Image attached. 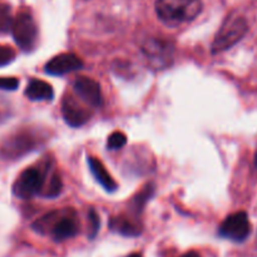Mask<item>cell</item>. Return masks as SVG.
Here are the masks:
<instances>
[{"instance_id":"cell-3","label":"cell","mask_w":257,"mask_h":257,"mask_svg":"<svg viewBox=\"0 0 257 257\" xmlns=\"http://www.w3.org/2000/svg\"><path fill=\"white\" fill-rule=\"evenodd\" d=\"M248 32V24L241 15H231L223 22L212 42L213 54L222 53L237 44Z\"/></svg>"},{"instance_id":"cell-17","label":"cell","mask_w":257,"mask_h":257,"mask_svg":"<svg viewBox=\"0 0 257 257\" xmlns=\"http://www.w3.org/2000/svg\"><path fill=\"white\" fill-rule=\"evenodd\" d=\"M13 19L10 15V8L4 3H0V34L12 29Z\"/></svg>"},{"instance_id":"cell-23","label":"cell","mask_w":257,"mask_h":257,"mask_svg":"<svg viewBox=\"0 0 257 257\" xmlns=\"http://www.w3.org/2000/svg\"><path fill=\"white\" fill-rule=\"evenodd\" d=\"M128 257H142V255H141V253H132V255H130Z\"/></svg>"},{"instance_id":"cell-7","label":"cell","mask_w":257,"mask_h":257,"mask_svg":"<svg viewBox=\"0 0 257 257\" xmlns=\"http://www.w3.org/2000/svg\"><path fill=\"white\" fill-rule=\"evenodd\" d=\"M218 232L222 237L235 241V242L245 241L251 232V223L247 213L240 211V212L227 216L225 221L221 223Z\"/></svg>"},{"instance_id":"cell-9","label":"cell","mask_w":257,"mask_h":257,"mask_svg":"<svg viewBox=\"0 0 257 257\" xmlns=\"http://www.w3.org/2000/svg\"><path fill=\"white\" fill-rule=\"evenodd\" d=\"M73 92L88 107L98 108L102 105L103 98L100 85L92 78L84 75L75 78L73 83Z\"/></svg>"},{"instance_id":"cell-20","label":"cell","mask_w":257,"mask_h":257,"mask_svg":"<svg viewBox=\"0 0 257 257\" xmlns=\"http://www.w3.org/2000/svg\"><path fill=\"white\" fill-rule=\"evenodd\" d=\"M88 218H89V236L93 238L95 237V235L98 233V230H99V216L92 208V210H89V213H88Z\"/></svg>"},{"instance_id":"cell-14","label":"cell","mask_w":257,"mask_h":257,"mask_svg":"<svg viewBox=\"0 0 257 257\" xmlns=\"http://www.w3.org/2000/svg\"><path fill=\"white\" fill-rule=\"evenodd\" d=\"M110 228L123 236H138L142 232V226L127 216H118L110 220Z\"/></svg>"},{"instance_id":"cell-15","label":"cell","mask_w":257,"mask_h":257,"mask_svg":"<svg viewBox=\"0 0 257 257\" xmlns=\"http://www.w3.org/2000/svg\"><path fill=\"white\" fill-rule=\"evenodd\" d=\"M153 192H155V185H153V183H148V185H146L145 187L142 188V191L133 198L132 206L133 211H135L136 213H140L141 211H142L143 206H145L146 202L150 200L151 196L153 195Z\"/></svg>"},{"instance_id":"cell-6","label":"cell","mask_w":257,"mask_h":257,"mask_svg":"<svg viewBox=\"0 0 257 257\" xmlns=\"http://www.w3.org/2000/svg\"><path fill=\"white\" fill-rule=\"evenodd\" d=\"M13 37L18 47L24 52H32L38 42V28L32 14L22 12L13 20Z\"/></svg>"},{"instance_id":"cell-19","label":"cell","mask_w":257,"mask_h":257,"mask_svg":"<svg viewBox=\"0 0 257 257\" xmlns=\"http://www.w3.org/2000/svg\"><path fill=\"white\" fill-rule=\"evenodd\" d=\"M15 52L10 47L7 45H0V67L9 64L14 60Z\"/></svg>"},{"instance_id":"cell-22","label":"cell","mask_w":257,"mask_h":257,"mask_svg":"<svg viewBox=\"0 0 257 257\" xmlns=\"http://www.w3.org/2000/svg\"><path fill=\"white\" fill-rule=\"evenodd\" d=\"M181 257H201V256L198 255V253L196 252V251H190V252L185 253V255H182Z\"/></svg>"},{"instance_id":"cell-13","label":"cell","mask_w":257,"mask_h":257,"mask_svg":"<svg viewBox=\"0 0 257 257\" xmlns=\"http://www.w3.org/2000/svg\"><path fill=\"white\" fill-rule=\"evenodd\" d=\"M25 95L30 100H52L54 90L49 83L40 79H32L25 89Z\"/></svg>"},{"instance_id":"cell-16","label":"cell","mask_w":257,"mask_h":257,"mask_svg":"<svg viewBox=\"0 0 257 257\" xmlns=\"http://www.w3.org/2000/svg\"><path fill=\"white\" fill-rule=\"evenodd\" d=\"M63 183L62 180H60V176L57 175V173H53L49 177V183L45 186V190L43 192V196L45 197H57L60 192H62Z\"/></svg>"},{"instance_id":"cell-5","label":"cell","mask_w":257,"mask_h":257,"mask_svg":"<svg viewBox=\"0 0 257 257\" xmlns=\"http://www.w3.org/2000/svg\"><path fill=\"white\" fill-rule=\"evenodd\" d=\"M175 45L170 40L161 38H148L142 44V53L146 59L156 69H165L173 62Z\"/></svg>"},{"instance_id":"cell-10","label":"cell","mask_w":257,"mask_h":257,"mask_svg":"<svg viewBox=\"0 0 257 257\" xmlns=\"http://www.w3.org/2000/svg\"><path fill=\"white\" fill-rule=\"evenodd\" d=\"M38 138L29 132H20L5 141L2 151L8 157H18L37 147Z\"/></svg>"},{"instance_id":"cell-4","label":"cell","mask_w":257,"mask_h":257,"mask_svg":"<svg viewBox=\"0 0 257 257\" xmlns=\"http://www.w3.org/2000/svg\"><path fill=\"white\" fill-rule=\"evenodd\" d=\"M45 182H47V171L37 166L28 167L17 178L13 186V192L17 197L28 200L44 192Z\"/></svg>"},{"instance_id":"cell-11","label":"cell","mask_w":257,"mask_h":257,"mask_svg":"<svg viewBox=\"0 0 257 257\" xmlns=\"http://www.w3.org/2000/svg\"><path fill=\"white\" fill-rule=\"evenodd\" d=\"M83 62L78 55L73 53H63L55 55L45 64V73L52 75H63L74 70L82 69Z\"/></svg>"},{"instance_id":"cell-8","label":"cell","mask_w":257,"mask_h":257,"mask_svg":"<svg viewBox=\"0 0 257 257\" xmlns=\"http://www.w3.org/2000/svg\"><path fill=\"white\" fill-rule=\"evenodd\" d=\"M84 104L77 95H64L62 100V113L70 127H80L89 120L92 112Z\"/></svg>"},{"instance_id":"cell-2","label":"cell","mask_w":257,"mask_h":257,"mask_svg":"<svg viewBox=\"0 0 257 257\" xmlns=\"http://www.w3.org/2000/svg\"><path fill=\"white\" fill-rule=\"evenodd\" d=\"M158 18L170 27H180L195 20L202 12L201 0H157Z\"/></svg>"},{"instance_id":"cell-1","label":"cell","mask_w":257,"mask_h":257,"mask_svg":"<svg viewBox=\"0 0 257 257\" xmlns=\"http://www.w3.org/2000/svg\"><path fill=\"white\" fill-rule=\"evenodd\" d=\"M33 228L37 232L50 235L57 242L72 238L79 232V222L77 215L72 208H65L63 211H53L40 217Z\"/></svg>"},{"instance_id":"cell-21","label":"cell","mask_w":257,"mask_h":257,"mask_svg":"<svg viewBox=\"0 0 257 257\" xmlns=\"http://www.w3.org/2000/svg\"><path fill=\"white\" fill-rule=\"evenodd\" d=\"M19 85V80L17 78H0V89L15 90Z\"/></svg>"},{"instance_id":"cell-12","label":"cell","mask_w":257,"mask_h":257,"mask_svg":"<svg viewBox=\"0 0 257 257\" xmlns=\"http://www.w3.org/2000/svg\"><path fill=\"white\" fill-rule=\"evenodd\" d=\"M88 165H89L90 172L94 176L97 182L100 183V186H102L105 191L113 192V191L117 190V182H115L114 178L108 173L107 168L104 167L102 161L98 160L97 157L89 156V157H88Z\"/></svg>"},{"instance_id":"cell-18","label":"cell","mask_w":257,"mask_h":257,"mask_svg":"<svg viewBox=\"0 0 257 257\" xmlns=\"http://www.w3.org/2000/svg\"><path fill=\"white\" fill-rule=\"evenodd\" d=\"M125 145H127V136H125L124 133L119 132V131H117V132H113L112 135L108 137L107 147L109 148V150H112V151L120 150V148L124 147Z\"/></svg>"},{"instance_id":"cell-24","label":"cell","mask_w":257,"mask_h":257,"mask_svg":"<svg viewBox=\"0 0 257 257\" xmlns=\"http://www.w3.org/2000/svg\"><path fill=\"white\" fill-rule=\"evenodd\" d=\"M255 163H256V166H257V151H256V155H255Z\"/></svg>"}]
</instances>
